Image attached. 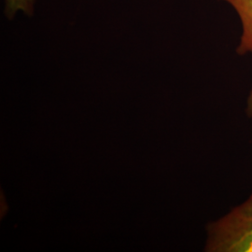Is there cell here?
<instances>
[{
  "mask_svg": "<svg viewBox=\"0 0 252 252\" xmlns=\"http://www.w3.org/2000/svg\"><path fill=\"white\" fill-rule=\"evenodd\" d=\"M207 252H252V194L207 227Z\"/></svg>",
  "mask_w": 252,
  "mask_h": 252,
  "instance_id": "1",
  "label": "cell"
},
{
  "mask_svg": "<svg viewBox=\"0 0 252 252\" xmlns=\"http://www.w3.org/2000/svg\"><path fill=\"white\" fill-rule=\"evenodd\" d=\"M247 114L252 118V90L248 97V103H247Z\"/></svg>",
  "mask_w": 252,
  "mask_h": 252,
  "instance_id": "4",
  "label": "cell"
},
{
  "mask_svg": "<svg viewBox=\"0 0 252 252\" xmlns=\"http://www.w3.org/2000/svg\"><path fill=\"white\" fill-rule=\"evenodd\" d=\"M35 7V0H5V14L12 19L18 12L32 15Z\"/></svg>",
  "mask_w": 252,
  "mask_h": 252,
  "instance_id": "3",
  "label": "cell"
},
{
  "mask_svg": "<svg viewBox=\"0 0 252 252\" xmlns=\"http://www.w3.org/2000/svg\"><path fill=\"white\" fill-rule=\"evenodd\" d=\"M238 13L242 23V36L237 47V54H252V0H224Z\"/></svg>",
  "mask_w": 252,
  "mask_h": 252,
  "instance_id": "2",
  "label": "cell"
}]
</instances>
